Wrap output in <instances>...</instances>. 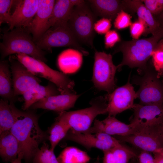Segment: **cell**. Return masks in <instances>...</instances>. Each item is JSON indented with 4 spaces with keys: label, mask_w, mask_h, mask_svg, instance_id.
<instances>
[{
    "label": "cell",
    "mask_w": 163,
    "mask_h": 163,
    "mask_svg": "<svg viewBox=\"0 0 163 163\" xmlns=\"http://www.w3.org/2000/svg\"><path fill=\"white\" fill-rule=\"evenodd\" d=\"M9 105L15 120L10 131L19 142L23 159L26 163H32L39 145L49 139L48 134L40 127L38 116L32 109L20 110L13 102Z\"/></svg>",
    "instance_id": "6da1fadb"
},
{
    "label": "cell",
    "mask_w": 163,
    "mask_h": 163,
    "mask_svg": "<svg viewBox=\"0 0 163 163\" xmlns=\"http://www.w3.org/2000/svg\"><path fill=\"white\" fill-rule=\"evenodd\" d=\"M31 34L26 29L22 27L5 32L0 43L1 60L12 54L23 53L46 62L45 52L37 46Z\"/></svg>",
    "instance_id": "7a4b0ae2"
},
{
    "label": "cell",
    "mask_w": 163,
    "mask_h": 163,
    "mask_svg": "<svg viewBox=\"0 0 163 163\" xmlns=\"http://www.w3.org/2000/svg\"><path fill=\"white\" fill-rule=\"evenodd\" d=\"M160 37V35L157 32L148 38L120 43L113 52L114 54L121 52L123 55L121 62L117 66V69L120 71L124 66L131 68H138L139 69L146 67L147 62L151 57Z\"/></svg>",
    "instance_id": "3957f363"
},
{
    "label": "cell",
    "mask_w": 163,
    "mask_h": 163,
    "mask_svg": "<svg viewBox=\"0 0 163 163\" xmlns=\"http://www.w3.org/2000/svg\"><path fill=\"white\" fill-rule=\"evenodd\" d=\"M139 75L133 77V84L139 85L136 92L139 104L163 106V82L154 68L148 66L138 70Z\"/></svg>",
    "instance_id": "277c9868"
},
{
    "label": "cell",
    "mask_w": 163,
    "mask_h": 163,
    "mask_svg": "<svg viewBox=\"0 0 163 163\" xmlns=\"http://www.w3.org/2000/svg\"><path fill=\"white\" fill-rule=\"evenodd\" d=\"M90 104V107L85 108L59 113L56 120L63 122L71 129L81 133L86 131L97 116L107 113V102L104 96L95 98Z\"/></svg>",
    "instance_id": "5b68a950"
},
{
    "label": "cell",
    "mask_w": 163,
    "mask_h": 163,
    "mask_svg": "<svg viewBox=\"0 0 163 163\" xmlns=\"http://www.w3.org/2000/svg\"><path fill=\"white\" fill-rule=\"evenodd\" d=\"M12 56L36 76L46 79L54 84L61 94H76L73 89L74 81L66 74L54 70L46 63L24 54L18 53Z\"/></svg>",
    "instance_id": "8992f818"
},
{
    "label": "cell",
    "mask_w": 163,
    "mask_h": 163,
    "mask_svg": "<svg viewBox=\"0 0 163 163\" xmlns=\"http://www.w3.org/2000/svg\"><path fill=\"white\" fill-rule=\"evenodd\" d=\"M97 17L85 1L74 7L67 21L70 29L79 43L92 48L94 47V25Z\"/></svg>",
    "instance_id": "52a82bcc"
},
{
    "label": "cell",
    "mask_w": 163,
    "mask_h": 163,
    "mask_svg": "<svg viewBox=\"0 0 163 163\" xmlns=\"http://www.w3.org/2000/svg\"><path fill=\"white\" fill-rule=\"evenodd\" d=\"M35 43L40 49L49 52H51L53 48L69 46L85 56L88 54L74 36L67 22L50 28Z\"/></svg>",
    "instance_id": "ba28073f"
},
{
    "label": "cell",
    "mask_w": 163,
    "mask_h": 163,
    "mask_svg": "<svg viewBox=\"0 0 163 163\" xmlns=\"http://www.w3.org/2000/svg\"><path fill=\"white\" fill-rule=\"evenodd\" d=\"M94 58L92 78L94 85L98 90L110 93L116 88L117 66L114 64L110 54L95 50Z\"/></svg>",
    "instance_id": "9c48e42d"
},
{
    "label": "cell",
    "mask_w": 163,
    "mask_h": 163,
    "mask_svg": "<svg viewBox=\"0 0 163 163\" xmlns=\"http://www.w3.org/2000/svg\"><path fill=\"white\" fill-rule=\"evenodd\" d=\"M115 137L120 142H127L141 151L160 153L163 149V142L156 126L139 129L129 135Z\"/></svg>",
    "instance_id": "30bf717a"
},
{
    "label": "cell",
    "mask_w": 163,
    "mask_h": 163,
    "mask_svg": "<svg viewBox=\"0 0 163 163\" xmlns=\"http://www.w3.org/2000/svg\"><path fill=\"white\" fill-rule=\"evenodd\" d=\"M130 74L125 85L116 88L112 92L104 96L107 102V113L115 116L128 109H133L134 100L137 98L136 92L130 82Z\"/></svg>",
    "instance_id": "8fae6325"
},
{
    "label": "cell",
    "mask_w": 163,
    "mask_h": 163,
    "mask_svg": "<svg viewBox=\"0 0 163 163\" xmlns=\"http://www.w3.org/2000/svg\"><path fill=\"white\" fill-rule=\"evenodd\" d=\"M64 139L76 142L88 150L96 148L103 151L122 144L115 137L104 133L91 134L81 133L71 129Z\"/></svg>",
    "instance_id": "7c38bea8"
},
{
    "label": "cell",
    "mask_w": 163,
    "mask_h": 163,
    "mask_svg": "<svg viewBox=\"0 0 163 163\" xmlns=\"http://www.w3.org/2000/svg\"><path fill=\"white\" fill-rule=\"evenodd\" d=\"M10 63L14 95L17 97L35 86L41 81L33 74L27 68L12 56H9Z\"/></svg>",
    "instance_id": "4fadbf2b"
},
{
    "label": "cell",
    "mask_w": 163,
    "mask_h": 163,
    "mask_svg": "<svg viewBox=\"0 0 163 163\" xmlns=\"http://www.w3.org/2000/svg\"><path fill=\"white\" fill-rule=\"evenodd\" d=\"M131 123L139 129L156 126L163 120V106L134 104Z\"/></svg>",
    "instance_id": "5bb4252c"
},
{
    "label": "cell",
    "mask_w": 163,
    "mask_h": 163,
    "mask_svg": "<svg viewBox=\"0 0 163 163\" xmlns=\"http://www.w3.org/2000/svg\"><path fill=\"white\" fill-rule=\"evenodd\" d=\"M138 129L133 124H126L115 116L108 115L102 120H94L93 126L82 133H104L111 136H125L136 133Z\"/></svg>",
    "instance_id": "9a60e30c"
},
{
    "label": "cell",
    "mask_w": 163,
    "mask_h": 163,
    "mask_svg": "<svg viewBox=\"0 0 163 163\" xmlns=\"http://www.w3.org/2000/svg\"><path fill=\"white\" fill-rule=\"evenodd\" d=\"M38 5L39 0H14V10L8 24V30L15 28H28L36 13Z\"/></svg>",
    "instance_id": "2e32d148"
},
{
    "label": "cell",
    "mask_w": 163,
    "mask_h": 163,
    "mask_svg": "<svg viewBox=\"0 0 163 163\" xmlns=\"http://www.w3.org/2000/svg\"><path fill=\"white\" fill-rule=\"evenodd\" d=\"M56 2L54 0H39L36 13L26 29L32 35L35 43L48 30V23Z\"/></svg>",
    "instance_id": "e0dca14e"
},
{
    "label": "cell",
    "mask_w": 163,
    "mask_h": 163,
    "mask_svg": "<svg viewBox=\"0 0 163 163\" xmlns=\"http://www.w3.org/2000/svg\"><path fill=\"white\" fill-rule=\"evenodd\" d=\"M79 96L76 94L72 93L50 96L34 104L29 109H42L55 111L59 113L73 107Z\"/></svg>",
    "instance_id": "ac0fdd59"
},
{
    "label": "cell",
    "mask_w": 163,
    "mask_h": 163,
    "mask_svg": "<svg viewBox=\"0 0 163 163\" xmlns=\"http://www.w3.org/2000/svg\"><path fill=\"white\" fill-rule=\"evenodd\" d=\"M97 16L114 20L117 14L125 6L123 1L117 0L86 1Z\"/></svg>",
    "instance_id": "d6986e66"
},
{
    "label": "cell",
    "mask_w": 163,
    "mask_h": 163,
    "mask_svg": "<svg viewBox=\"0 0 163 163\" xmlns=\"http://www.w3.org/2000/svg\"><path fill=\"white\" fill-rule=\"evenodd\" d=\"M60 94L56 86L51 82H50L45 86L37 85L22 95L24 103L21 109L26 110L34 104L44 98Z\"/></svg>",
    "instance_id": "ffe728a7"
},
{
    "label": "cell",
    "mask_w": 163,
    "mask_h": 163,
    "mask_svg": "<svg viewBox=\"0 0 163 163\" xmlns=\"http://www.w3.org/2000/svg\"><path fill=\"white\" fill-rule=\"evenodd\" d=\"M0 155L5 163L11 162L20 153L19 142L10 130L0 134Z\"/></svg>",
    "instance_id": "44dd1931"
},
{
    "label": "cell",
    "mask_w": 163,
    "mask_h": 163,
    "mask_svg": "<svg viewBox=\"0 0 163 163\" xmlns=\"http://www.w3.org/2000/svg\"><path fill=\"white\" fill-rule=\"evenodd\" d=\"M124 2L126 5L137 13L138 19L144 24L145 30L144 34L152 33L154 34L158 31V24L152 14L146 8L142 0H128Z\"/></svg>",
    "instance_id": "7402d4cb"
},
{
    "label": "cell",
    "mask_w": 163,
    "mask_h": 163,
    "mask_svg": "<svg viewBox=\"0 0 163 163\" xmlns=\"http://www.w3.org/2000/svg\"><path fill=\"white\" fill-rule=\"evenodd\" d=\"M9 61L5 59L0 62V96L9 102L17 101L14 94L12 74Z\"/></svg>",
    "instance_id": "603a6c76"
},
{
    "label": "cell",
    "mask_w": 163,
    "mask_h": 163,
    "mask_svg": "<svg viewBox=\"0 0 163 163\" xmlns=\"http://www.w3.org/2000/svg\"><path fill=\"white\" fill-rule=\"evenodd\" d=\"M103 152L102 163H129L138 155L134 150L122 144Z\"/></svg>",
    "instance_id": "cb8c5ba5"
},
{
    "label": "cell",
    "mask_w": 163,
    "mask_h": 163,
    "mask_svg": "<svg viewBox=\"0 0 163 163\" xmlns=\"http://www.w3.org/2000/svg\"><path fill=\"white\" fill-rule=\"evenodd\" d=\"M74 7L70 0H56L48 23V30L51 27L67 22Z\"/></svg>",
    "instance_id": "d4e9b609"
},
{
    "label": "cell",
    "mask_w": 163,
    "mask_h": 163,
    "mask_svg": "<svg viewBox=\"0 0 163 163\" xmlns=\"http://www.w3.org/2000/svg\"><path fill=\"white\" fill-rule=\"evenodd\" d=\"M82 53L75 49H69L62 53L58 59L60 69L65 73H73L81 66Z\"/></svg>",
    "instance_id": "484cf974"
},
{
    "label": "cell",
    "mask_w": 163,
    "mask_h": 163,
    "mask_svg": "<svg viewBox=\"0 0 163 163\" xmlns=\"http://www.w3.org/2000/svg\"><path fill=\"white\" fill-rule=\"evenodd\" d=\"M57 160L60 163H88L90 157L85 152L74 147H68L60 154Z\"/></svg>",
    "instance_id": "4316f807"
},
{
    "label": "cell",
    "mask_w": 163,
    "mask_h": 163,
    "mask_svg": "<svg viewBox=\"0 0 163 163\" xmlns=\"http://www.w3.org/2000/svg\"><path fill=\"white\" fill-rule=\"evenodd\" d=\"M70 129L69 127L65 123L56 120L48 130L51 149L54 150L59 143L65 138Z\"/></svg>",
    "instance_id": "83f0119b"
},
{
    "label": "cell",
    "mask_w": 163,
    "mask_h": 163,
    "mask_svg": "<svg viewBox=\"0 0 163 163\" xmlns=\"http://www.w3.org/2000/svg\"><path fill=\"white\" fill-rule=\"evenodd\" d=\"M15 118L10 107L9 102L0 100V134L10 130L15 122Z\"/></svg>",
    "instance_id": "f1b7e54d"
},
{
    "label": "cell",
    "mask_w": 163,
    "mask_h": 163,
    "mask_svg": "<svg viewBox=\"0 0 163 163\" xmlns=\"http://www.w3.org/2000/svg\"><path fill=\"white\" fill-rule=\"evenodd\" d=\"M35 153L32 163H60L48 144L46 142Z\"/></svg>",
    "instance_id": "f546056e"
},
{
    "label": "cell",
    "mask_w": 163,
    "mask_h": 163,
    "mask_svg": "<svg viewBox=\"0 0 163 163\" xmlns=\"http://www.w3.org/2000/svg\"><path fill=\"white\" fill-rule=\"evenodd\" d=\"M14 0H0V24H8L11 17L10 11Z\"/></svg>",
    "instance_id": "4dcf8cb0"
},
{
    "label": "cell",
    "mask_w": 163,
    "mask_h": 163,
    "mask_svg": "<svg viewBox=\"0 0 163 163\" xmlns=\"http://www.w3.org/2000/svg\"><path fill=\"white\" fill-rule=\"evenodd\" d=\"M131 18L130 14L123 10H121L117 14L114 19V27L120 30L130 27L132 23Z\"/></svg>",
    "instance_id": "1f68e13d"
},
{
    "label": "cell",
    "mask_w": 163,
    "mask_h": 163,
    "mask_svg": "<svg viewBox=\"0 0 163 163\" xmlns=\"http://www.w3.org/2000/svg\"><path fill=\"white\" fill-rule=\"evenodd\" d=\"M156 46L151 57L154 68L158 72L163 66V44Z\"/></svg>",
    "instance_id": "d6a6232c"
},
{
    "label": "cell",
    "mask_w": 163,
    "mask_h": 163,
    "mask_svg": "<svg viewBox=\"0 0 163 163\" xmlns=\"http://www.w3.org/2000/svg\"><path fill=\"white\" fill-rule=\"evenodd\" d=\"M129 30L133 39L137 40L143 34H144L145 30V26L144 23L138 19L132 23L130 26Z\"/></svg>",
    "instance_id": "836d02e7"
},
{
    "label": "cell",
    "mask_w": 163,
    "mask_h": 163,
    "mask_svg": "<svg viewBox=\"0 0 163 163\" xmlns=\"http://www.w3.org/2000/svg\"><path fill=\"white\" fill-rule=\"evenodd\" d=\"M111 21L105 18H102L96 21L94 25L95 32L100 34H105L110 30L111 27Z\"/></svg>",
    "instance_id": "e575fe53"
},
{
    "label": "cell",
    "mask_w": 163,
    "mask_h": 163,
    "mask_svg": "<svg viewBox=\"0 0 163 163\" xmlns=\"http://www.w3.org/2000/svg\"><path fill=\"white\" fill-rule=\"evenodd\" d=\"M121 40L120 36L118 32L115 30H110L105 34L104 43L107 49L111 48Z\"/></svg>",
    "instance_id": "d590c367"
},
{
    "label": "cell",
    "mask_w": 163,
    "mask_h": 163,
    "mask_svg": "<svg viewBox=\"0 0 163 163\" xmlns=\"http://www.w3.org/2000/svg\"><path fill=\"white\" fill-rule=\"evenodd\" d=\"M152 14H157L163 10V4L159 0H142Z\"/></svg>",
    "instance_id": "8d00e7d4"
},
{
    "label": "cell",
    "mask_w": 163,
    "mask_h": 163,
    "mask_svg": "<svg viewBox=\"0 0 163 163\" xmlns=\"http://www.w3.org/2000/svg\"><path fill=\"white\" fill-rule=\"evenodd\" d=\"M137 158L139 163H155L154 157L147 151L141 150Z\"/></svg>",
    "instance_id": "74e56055"
},
{
    "label": "cell",
    "mask_w": 163,
    "mask_h": 163,
    "mask_svg": "<svg viewBox=\"0 0 163 163\" xmlns=\"http://www.w3.org/2000/svg\"><path fill=\"white\" fill-rule=\"evenodd\" d=\"M156 127L163 142V120L160 124L156 126Z\"/></svg>",
    "instance_id": "f35d334b"
},
{
    "label": "cell",
    "mask_w": 163,
    "mask_h": 163,
    "mask_svg": "<svg viewBox=\"0 0 163 163\" xmlns=\"http://www.w3.org/2000/svg\"><path fill=\"white\" fill-rule=\"evenodd\" d=\"M155 163H163V156L159 153L154 154Z\"/></svg>",
    "instance_id": "ab89813d"
},
{
    "label": "cell",
    "mask_w": 163,
    "mask_h": 163,
    "mask_svg": "<svg viewBox=\"0 0 163 163\" xmlns=\"http://www.w3.org/2000/svg\"><path fill=\"white\" fill-rule=\"evenodd\" d=\"M70 1L74 7L79 5L85 2V1L82 0H70Z\"/></svg>",
    "instance_id": "60d3db41"
},
{
    "label": "cell",
    "mask_w": 163,
    "mask_h": 163,
    "mask_svg": "<svg viewBox=\"0 0 163 163\" xmlns=\"http://www.w3.org/2000/svg\"><path fill=\"white\" fill-rule=\"evenodd\" d=\"M23 158V155L22 153H19L17 158L11 163H22L21 161Z\"/></svg>",
    "instance_id": "b9f144b4"
},
{
    "label": "cell",
    "mask_w": 163,
    "mask_h": 163,
    "mask_svg": "<svg viewBox=\"0 0 163 163\" xmlns=\"http://www.w3.org/2000/svg\"><path fill=\"white\" fill-rule=\"evenodd\" d=\"M134 159V158H133ZM132 159L129 163H139L138 161Z\"/></svg>",
    "instance_id": "7bdbcfd3"
},
{
    "label": "cell",
    "mask_w": 163,
    "mask_h": 163,
    "mask_svg": "<svg viewBox=\"0 0 163 163\" xmlns=\"http://www.w3.org/2000/svg\"><path fill=\"white\" fill-rule=\"evenodd\" d=\"M92 163H101L99 160H97L94 162Z\"/></svg>",
    "instance_id": "ee69618b"
},
{
    "label": "cell",
    "mask_w": 163,
    "mask_h": 163,
    "mask_svg": "<svg viewBox=\"0 0 163 163\" xmlns=\"http://www.w3.org/2000/svg\"><path fill=\"white\" fill-rule=\"evenodd\" d=\"M160 155H162L163 156V149H162L161 151V152L160 153Z\"/></svg>",
    "instance_id": "f6af8a7d"
}]
</instances>
